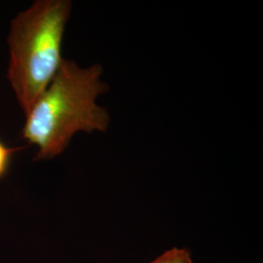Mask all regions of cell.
<instances>
[{"label":"cell","instance_id":"1","mask_svg":"<svg viewBox=\"0 0 263 263\" xmlns=\"http://www.w3.org/2000/svg\"><path fill=\"white\" fill-rule=\"evenodd\" d=\"M99 64L82 67L65 59L53 80L26 114L23 138L37 147L36 160L64 153L77 133H105L110 124L98 98L109 91Z\"/></svg>","mask_w":263,"mask_h":263},{"label":"cell","instance_id":"2","mask_svg":"<svg viewBox=\"0 0 263 263\" xmlns=\"http://www.w3.org/2000/svg\"><path fill=\"white\" fill-rule=\"evenodd\" d=\"M72 9L69 0H37L11 22L7 77L25 115L56 76Z\"/></svg>","mask_w":263,"mask_h":263},{"label":"cell","instance_id":"3","mask_svg":"<svg viewBox=\"0 0 263 263\" xmlns=\"http://www.w3.org/2000/svg\"><path fill=\"white\" fill-rule=\"evenodd\" d=\"M149 263H194L190 252L184 248L174 247L160 254Z\"/></svg>","mask_w":263,"mask_h":263},{"label":"cell","instance_id":"4","mask_svg":"<svg viewBox=\"0 0 263 263\" xmlns=\"http://www.w3.org/2000/svg\"><path fill=\"white\" fill-rule=\"evenodd\" d=\"M13 152H14V149H11L9 147H7L0 141V177L6 171L10 157Z\"/></svg>","mask_w":263,"mask_h":263}]
</instances>
